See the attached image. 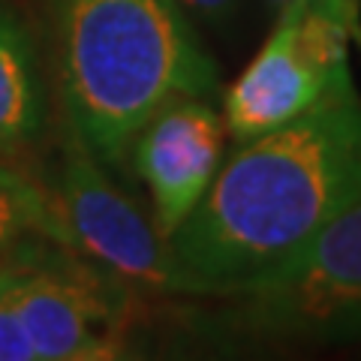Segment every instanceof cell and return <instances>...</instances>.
<instances>
[{"label": "cell", "instance_id": "cell-4", "mask_svg": "<svg viewBox=\"0 0 361 361\" xmlns=\"http://www.w3.org/2000/svg\"><path fill=\"white\" fill-rule=\"evenodd\" d=\"M33 361H109L127 355V280L75 247L30 238L6 253Z\"/></svg>", "mask_w": 361, "mask_h": 361}, {"label": "cell", "instance_id": "cell-12", "mask_svg": "<svg viewBox=\"0 0 361 361\" xmlns=\"http://www.w3.org/2000/svg\"><path fill=\"white\" fill-rule=\"evenodd\" d=\"M190 21H205V25H226L238 16L244 0H178Z\"/></svg>", "mask_w": 361, "mask_h": 361}, {"label": "cell", "instance_id": "cell-9", "mask_svg": "<svg viewBox=\"0 0 361 361\" xmlns=\"http://www.w3.org/2000/svg\"><path fill=\"white\" fill-rule=\"evenodd\" d=\"M30 235L73 247L58 196L0 160V259Z\"/></svg>", "mask_w": 361, "mask_h": 361}, {"label": "cell", "instance_id": "cell-11", "mask_svg": "<svg viewBox=\"0 0 361 361\" xmlns=\"http://www.w3.org/2000/svg\"><path fill=\"white\" fill-rule=\"evenodd\" d=\"M319 16L331 18L353 39H361V0H304Z\"/></svg>", "mask_w": 361, "mask_h": 361}, {"label": "cell", "instance_id": "cell-7", "mask_svg": "<svg viewBox=\"0 0 361 361\" xmlns=\"http://www.w3.org/2000/svg\"><path fill=\"white\" fill-rule=\"evenodd\" d=\"M223 115L202 97H178L139 127L130 160L151 196L154 226L166 238L190 217L223 166Z\"/></svg>", "mask_w": 361, "mask_h": 361}, {"label": "cell", "instance_id": "cell-3", "mask_svg": "<svg viewBox=\"0 0 361 361\" xmlns=\"http://www.w3.org/2000/svg\"><path fill=\"white\" fill-rule=\"evenodd\" d=\"M208 325L253 343H337L361 337V196L280 265L235 286Z\"/></svg>", "mask_w": 361, "mask_h": 361}, {"label": "cell", "instance_id": "cell-1", "mask_svg": "<svg viewBox=\"0 0 361 361\" xmlns=\"http://www.w3.org/2000/svg\"><path fill=\"white\" fill-rule=\"evenodd\" d=\"M358 196L361 97L349 78L307 115L238 142L169 244L211 301L301 250Z\"/></svg>", "mask_w": 361, "mask_h": 361}, {"label": "cell", "instance_id": "cell-5", "mask_svg": "<svg viewBox=\"0 0 361 361\" xmlns=\"http://www.w3.org/2000/svg\"><path fill=\"white\" fill-rule=\"evenodd\" d=\"M349 39L304 0H286L262 49L223 97L220 115L235 145L307 115L349 82Z\"/></svg>", "mask_w": 361, "mask_h": 361}, {"label": "cell", "instance_id": "cell-8", "mask_svg": "<svg viewBox=\"0 0 361 361\" xmlns=\"http://www.w3.org/2000/svg\"><path fill=\"white\" fill-rule=\"evenodd\" d=\"M42 130L45 94L37 45L13 9L0 6V154L27 148Z\"/></svg>", "mask_w": 361, "mask_h": 361}, {"label": "cell", "instance_id": "cell-2", "mask_svg": "<svg viewBox=\"0 0 361 361\" xmlns=\"http://www.w3.org/2000/svg\"><path fill=\"white\" fill-rule=\"evenodd\" d=\"M54 66L70 130L109 172L139 127L178 97L217 90L211 54L178 0H49Z\"/></svg>", "mask_w": 361, "mask_h": 361}, {"label": "cell", "instance_id": "cell-10", "mask_svg": "<svg viewBox=\"0 0 361 361\" xmlns=\"http://www.w3.org/2000/svg\"><path fill=\"white\" fill-rule=\"evenodd\" d=\"M0 361H33L27 329L18 307L16 271L9 259H0Z\"/></svg>", "mask_w": 361, "mask_h": 361}, {"label": "cell", "instance_id": "cell-6", "mask_svg": "<svg viewBox=\"0 0 361 361\" xmlns=\"http://www.w3.org/2000/svg\"><path fill=\"white\" fill-rule=\"evenodd\" d=\"M54 196L75 250L111 268L127 283L160 295L196 298L187 271L175 259L169 238L154 226V217H145L70 127L63 135Z\"/></svg>", "mask_w": 361, "mask_h": 361}]
</instances>
